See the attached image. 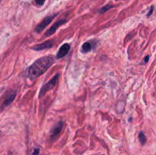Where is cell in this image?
Segmentation results:
<instances>
[{"mask_svg":"<svg viewBox=\"0 0 156 155\" xmlns=\"http://www.w3.org/2000/svg\"><path fill=\"white\" fill-rule=\"evenodd\" d=\"M139 140H140L141 144H145L146 142V136L143 132H140V134H139Z\"/></svg>","mask_w":156,"mask_h":155,"instance_id":"30bf717a","label":"cell"},{"mask_svg":"<svg viewBox=\"0 0 156 155\" xmlns=\"http://www.w3.org/2000/svg\"><path fill=\"white\" fill-rule=\"evenodd\" d=\"M66 20L65 19L59 20V21H57L56 23H54V24L50 27V29H48V30H47V31L45 33V34H44V36H45V37H47V36H51V35H53V33L56 31V30L60 27V26L63 25V24H66Z\"/></svg>","mask_w":156,"mask_h":155,"instance_id":"277c9868","label":"cell"},{"mask_svg":"<svg viewBox=\"0 0 156 155\" xmlns=\"http://www.w3.org/2000/svg\"><path fill=\"white\" fill-rule=\"evenodd\" d=\"M53 45H54V40H47L45 42L42 43L34 46L33 47V50H36V51H41V50H46V49L51 48V47L53 46Z\"/></svg>","mask_w":156,"mask_h":155,"instance_id":"5b68a950","label":"cell"},{"mask_svg":"<svg viewBox=\"0 0 156 155\" xmlns=\"http://www.w3.org/2000/svg\"><path fill=\"white\" fill-rule=\"evenodd\" d=\"M153 9H154V8H153V7H151V9H150V12H149V13L148 14L147 16H150V15H152V12H153Z\"/></svg>","mask_w":156,"mask_h":155,"instance_id":"5bb4252c","label":"cell"},{"mask_svg":"<svg viewBox=\"0 0 156 155\" xmlns=\"http://www.w3.org/2000/svg\"><path fill=\"white\" fill-rule=\"evenodd\" d=\"M54 62V59L50 56H44L35 61L27 70V76L35 78L45 73Z\"/></svg>","mask_w":156,"mask_h":155,"instance_id":"6da1fadb","label":"cell"},{"mask_svg":"<svg viewBox=\"0 0 156 155\" xmlns=\"http://www.w3.org/2000/svg\"><path fill=\"white\" fill-rule=\"evenodd\" d=\"M111 8H112V6L109 5H105V7H103L101 9L100 13H105V12H106L107 11H108L110 9H111Z\"/></svg>","mask_w":156,"mask_h":155,"instance_id":"8fae6325","label":"cell"},{"mask_svg":"<svg viewBox=\"0 0 156 155\" xmlns=\"http://www.w3.org/2000/svg\"><path fill=\"white\" fill-rule=\"evenodd\" d=\"M56 15V14H54V15H48V16L45 17V18L42 20V21L36 26V27H35V31H36L37 33H41V32H42L43 30L50 24V23H51V21H53V18H55Z\"/></svg>","mask_w":156,"mask_h":155,"instance_id":"3957f363","label":"cell"},{"mask_svg":"<svg viewBox=\"0 0 156 155\" xmlns=\"http://www.w3.org/2000/svg\"><path fill=\"white\" fill-rule=\"evenodd\" d=\"M70 50V45L69 43H64L62 46L59 48V50H58L57 55H56V57L57 59H61V58H63L67 53H69Z\"/></svg>","mask_w":156,"mask_h":155,"instance_id":"52a82bcc","label":"cell"},{"mask_svg":"<svg viewBox=\"0 0 156 155\" xmlns=\"http://www.w3.org/2000/svg\"><path fill=\"white\" fill-rule=\"evenodd\" d=\"M15 97H16V91H13V92L11 93L10 94H9V95L6 97L5 100H4V102H3L2 105V108L4 109V108L7 107L8 106H9V105L13 102V100H15Z\"/></svg>","mask_w":156,"mask_h":155,"instance_id":"ba28073f","label":"cell"},{"mask_svg":"<svg viewBox=\"0 0 156 155\" xmlns=\"http://www.w3.org/2000/svg\"><path fill=\"white\" fill-rule=\"evenodd\" d=\"M149 56H146L144 59V62H146V63H147L148 61H149Z\"/></svg>","mask_w":156,"mask_h":155,"instance_id":"9a60e30c","label":"cell"},{"mask_svg":"<svg viewBox=\"0 0 156 155\" xmlns=\"http://www.w3.org/2000/svg\"><path fill=\"white\" fill-rule=\"evenodd\" d=\"M45 1L46 0H35V2H36V3L38 5H43L44 2H45Z\"/></svg>","mask_w":156,"mask_h":155,"instance_id":"7c38bea8","label":"cell"},{"mask_svg":"<svg viewBox=\"0 0 156 155\" xmlns=\"http://www.w3.org/2000/svg\"><path fill=\"white\" fill-rule=\"evenodd\" d=\"M38 153H39V149H35L33 153V155H37Z\"/></svg>","mask_w":156,"mask_h":155,"instance_id":"4fadbf2b","label":"cell"},{"mask_svg":"<svg viewBox=\"0 0 156 155\" xmlns=\"http://www.w3.org/2000/svg\"><path fill=\"white\" fill-rule=\"evenodd\" d=\"M59 77V74H56L54 77H53V78H52L51 80L49 81L47 83H46L45 84H44V86L41 88V91H40V93H39V97H43V96H44L47 91H50V90L53 89V88H54L55 85H56V82H57Z\"/></svg>","mask_w":156,"mask_h":155,"instance_id":"7a4b0ae2","label":"cell"},{"mask_svg":"<svg viewBox=\"0 0 156 155\" xmlns=\"http://www.w3.org/2000/svg\"><path fill=\"white\" fill-rule=\"evenodd\" d=\"M63 122L60 121L51 129V132H50V138H51L52 139L56 138V137L60 134L61 131H62V128H63Z\"/></svg>","mask_w":156,"mask_h":155,"instance_id":"8992f818","label":"cell"},{"mask_svg":"<svg viewBox=\"0 0 156 155\" xmlns=\"http://www.w3.org/2000/svg\"><path fill=\"white\" fill-rule=\"evenodd\" d=\"M82 51L84 53H88L89 51H91V45L89 42H86L82 45Z\"/></svg>","mask_w":156,"mask_h":155,"instance_id":"9c48e42d","label":"cell"}]
</instances>
